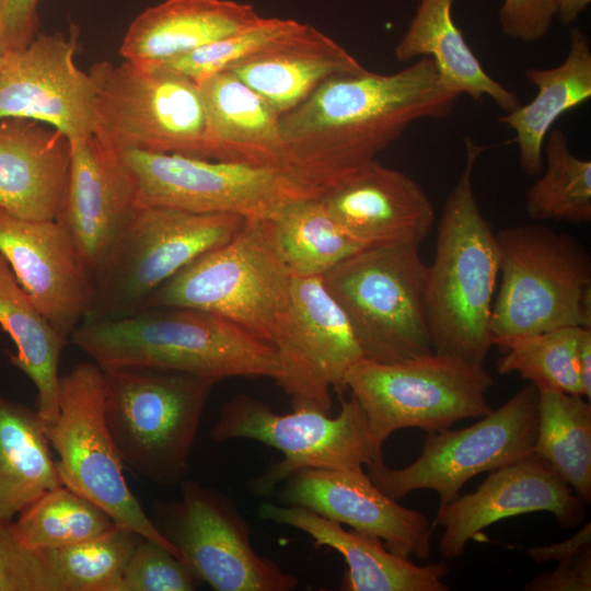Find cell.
<instances>
[{"label":"cell","mask_w":591,"mask_h":591,"mask_svg":"<svg viewBox=\"0 0 591 591\" xmlns=\"http://www.w3.org/2000/svg\"><path fill=\"white\" fill-rule=\"evenodd\" d=\"M459 97L428 57L390 74L366 69L333 77L280 116L293 174L323 195L375 160L410 124L449 116Z\"/></svg>","instance_id":"6da1fadb"},{"label":"cell","mask_w":591,"mask_h":591,"mask_svg":"<svg viewBox=\"0 0 591 591\" xmlns=\"http://www.w3.org/2000/svg\"><path fill=\"white\" fill-rule=\"evenodd\" d=\"M70 338L101 369L172 370L216 382L270 378L279 384L283 375L273 345L222 316L190 308H147L83 322Z\"/></svg>","instance_id":"7a4b0ae2"},{"label":"cell","mask_w":591,"mask_h":591,"mask_svg":"<svg viewBox=\"0 0 591 591\" xmlns=\"http://www.w3.org/2000/svg\"><path fill=\"white\" fill-rule=\"evenodd\" d=\"M463 169L450 190L427 269L426 311L434 352L484 363L499 276L496 232L476 200L473 175L486 147L465 137Z\"/></svg>","instance_id":"3957f363"},{"label":"cell","mask_w":591,"mask_h":591,"mask_svg":"<svg viewBox=\"0 0 591 591\" xmlns=\"http://www.w3.org/2000/svg\"><path fill=\"white\" fill-rule=\"evenodd\" d=\"M105 419L128 468L163 486H179L215 380L150 369H102Z\"/></svg>","instance_id":"277c9868"},{"label":"cell","mask_w":591,"mask_h":591,"mask_svg":"<svg viewBox=\"0 0 591 591\" xmlns=\"http://www.w3.org/2000/svg\"><path fill=\"white\" fill-rule=\"evenodd\" d=\"M292 278L276 245L271 220L247 219L231 241L201 255L157 289L143 309L206 311L240 325L277 350Z\"/></svg>","instance_id":"5b68a950"},{"label":"cell","mask_w":591,"mask_h":591,"mask_svg":"<svg viewBox=\"0 0 591 591\" xmlns=\"http://www.w3.org/2000/svg\"><path fill=\"white\" fill-rule=\"evenodd\" d=\"M496 237L501 281L493 345L558 327L591 328V256L576 237L543 224L503 228Z\"/></svg>","instance_id":"8992f818"},{"label":"cell","mask_w":591,"mask_h":591,"mask_svg":"<svg viewBox=\"0 0 591 591\" xmlns=\"http://www.w3.org/2000/svg\"><path fill=\"white\" fill-rule=\"evenodd\" d=\"M345 383L364 412L379 455L397 430L443 431L493 410L487 393L494 379L484 363L434 351L394 363L363 357L348 370Z\"/></svg>","instance_id":"52a82bcc"},{"label":"cell","mask_w":591,"mask_h":591,"mask_svg":"<svg viewBox=\"0 0 591 591\" xmlns=\"http://www.w3.org/2000/svg\"><path fill=\"white\" fill-rule=\"evenodd\" d=\"M427 269L418 245L384 244L356 252L322 276L364 358L394 363L433 351Z\"/></svg>","instance_id":"ba28073f"},{"label":"cell","mask_w":591,"mask_h":591,"mask_svg":"<svg viewBox=\"0 0 591 591\" xmlns=\"http://www.w3.org/2000/svg\"><path fill=\"white\" fill-rule=\"evenodd\" d=\"M246 220L234 213L138 207L94 275L95 302L83 322L120 318L142 310L157 289L231 241Z\"/></svg>","instance_id":"9c48e42d"},{"label":"cell","mask_w":591,"mask_h":591,"mask_svg":"<svg viewBox=\"0 0 591 591\" xmlns=\"http://www.w3.org/2000/svg\"><path fill=\"white\" fill-rule=\"evenodd\" d=\"M94 136L116 152L137 149L202 158L205 108L198 83L160 65L123 60L90 68Z\"/></svg>","instance_id":"30bf717a"},{"label":"cell","mask_w":591,"mask_h":591,"mask_svg":"<svg viewBox=\"0 0 591 591\" xmlns=\"http://www.w3.org/2000/svg\"><path fill=\"white\" fill-rule=\"evenodd\" d=\"M103 370L94 362L76 364L59 379V410L45 425L62 485L84 496L120 526L154 541L179 557L144 512L124 476V463L104 412Z\"/></svg>","instance_id":"8fae6325"},{"label":"cell","mask_w":591,"mask_h":591,"mask_svg":"<svg viewBox=\"0 0 591 591\" xmlns=\"http://www.w3.org/2000/svg\"><path fill=\"white\" fill-rule=\"evenodd\" d=\"M209 437L216 442L254 440L281 452L280 461L248 482L257 496L271 495L302 468L363 467L383 457L373 448L367 417L352 395L340 396L339 413L332 417L308 408L279 414L265 402L240 394L222 404Z\"/></svg>","instance_id":"7c38bea8"},{"label":"cell","mask_w":591,"mask_h":591,"mask_svg":"<svg viewBox=\"0 0 591 591\" xmlns=\"http://www.w3.org/2000/svg\"><path fill=\"white\" fill-rule=\"evenodd\" d=\"M117 153L135 181L137 207L271 220L294 201L321 196L275 169L137 149Z\"/></svg>","instance_id":"4fadbf2b"},{"label":"cell","mask_w":591,"mask_h":591,"mask_svg":"<svg viewBox=\"0 0 591 591\" xmlns=\"http://www.w3.org/2000/svg\"><path fill=\"white\" fill-rule=\"evenodd\" d=\"M538 392L528 383L499 408L463 429L427 432L420 455L403 468L383 457L366 464L374 485L398 501L430 489L439 506L455 499L473 477L517 462L532 453L537 431Z\"/></svg>","instance_id":"5bb4252c"},{"label":"cell","mask_w":591,"mask_h":591,"mask_svg":"<svg viewBox=\"0 0 591 591\" xmlns=\"http://www.w3.org/2000/svg\"><path fill=\"white\" fill-rule=\"evenodd\" d=\"M155 508V525L200 582L216 591H291L298 578L253 547L250 528L219 490L185 479Z\"/></svg>","instance_id":"9a60e30c"},{"label":"cell","mask_w":591,"mask_h":591,"mask_svg":"<svg viewBox=\"0 0 591 591\" xmlns=\"http://www.w3.org/2000/svg\"><path fill=\"white\" fill-rule=\"evenodd\" d=\"M279 355L278 384L291 398L292 409L329 414L331 390H347L345 376L363 352L344 310L322 277H293L290 304Z\"/></svg>","instance_id":"2e32d148"},{"label":"cell","mask_w":591,"mask_h":591,"mask_svg":"<svg viewBox=\"0 0 591 591\" xmlns=\"http://www.w3.org/2000/svg\"><path fill=\"white\" fill-rule=\"evenodd\" d=\"M78 28L37 34L0 62V120L25 118L51 126L70 141L94 135L95 86L78 68Z\"/></svg>","instance_id":"e0dca14e"},{"label":"cell","mask_w":591,"mask_h":591,"mask_svg":"<svg viewBox=\"0 0 591 591\" xmlns=\"http://www.w3.org/2000/svg\"><path fill=\"white\" fill-rule=\"evenodd\" d=\"M0 254L36 308L67 343L91 312L93 275L59 220H30L0 208Z\"/></svg>","instance_id":"ac0fdd59"},{"label":"cell","mask_w":591,"mask_h":591,"mask_svg":"<svg viewBox=\"0 0 591 591\" xmlns=\"http://www.w3.org/2000/svg\"><path fill=\"white\" fill-rule=\"evenodd\" d=\"M586 502L541 457L530 455L491 471L473 493L438 507L432 525L443 529L444 559L460 557L470 540L489 525L523 513H552L563 528H575L584 517Z\"/></svg>","instance_id":"d6986e66"},{"label":"cell","mask_w":591,"mask_h":591,"mask_svg":"<svg viewBox=\"0 0 591 591\" xmlns=\"http://www.w3.org/2000/svg\"><path fill=\"white\" fill-rule=\"evenodd\" d=\"M280 502L379 537L394 554L426 560L433 525L421 512L403 507L380 490L363 467L302 468L289 475Z\"/></svg>","instance_id":"ffe728a7"},{"label":"cell","mask_w":591,"mask_h":591,"mask_svg":"<svg viewBox=\"0 0 591 591\" xmlns=\"http://www.w3.org/2000/svg\"><path fill=\"white\" fill-rule=\"evenodd\" d=\"M71 142L59 221L94 275L137 207L135 181L118 153L94 135Z\"/></svg>","instance_id":"44dd1931"},{"label":"cell","mask_w":591,"mask_h":591,"mask_svg":"<svg viewBox=\"0 0 591 591\" xmlns=\"http://www.w3.org/2000/svg\"><path fill=\"white\" fill-rule=\"evenodd\" d=\"M320 198L333 219L367 247L420 246L434 222L433 205L424 188L376 159Z\"/></svg>","instance_id":"7402d4cb"},{"label":"cell","mask_w":591,"mask_h":591,"mask_svg":"<svg viewBox=\"0 0 591 591\" xmlns=\"http://www.w3.org/2000/svg\"><path fill=\"white\" fill-rule=\"evenodd\" d=\"M197 83L206 116L202 159L275 169L296 178L280 115L264 97L230 70Z\"/></svg>","instance_id":"603a6c76"},{"label":"cell","mask_w":591,"mask_h":591,"mask_svg":"<svg viewBox=\"0 0 591 591\" xmlns=\"http://www.w3.org/2000/svg\"><path fill=\"white\" fill-rule=\"evenodd\" d=\"M258 517L308 534L316 546L338 552L347 564L340 589L346 591H448L445 561L422 566L392 553L376 536L297 506L263 502Z\"/></svg>","instance_id":"cb8c5ba5"},{"label":"cell","mask_w":591,"mask_h":591,"mask_svg":"<svg viewBox=\"0 0 591 591\" xmlns=\"http://www.w3.org/2000/svg\"><path fill=\"white\" fill-rule=\"evenodd\" d=\"M42 124L25 118L0 120V208L24 219L58 220L71 142Z\"/></svg>","instance_id":"d4e9b609"},{"label":"cell","mask_w":591,"mask_h":591,"mask_svg":"<svg viewBox=\"0 0 591 591\" xmlns=\"http://www.w3.org/2000/svg\"><path fill=\"white\" fill-rule=\"evenodd\" d=\"M366 68L347 49L310 24L230 69L281 116L323 82Z\"/></svg>","instance_id":"484cf974"},{"label":"cell","mask_w":591,"mask_h":591,"mask_svg":"<svg viewBox=\"0 0 591 591\" xmlns=\"http://www.w3.org/2000/svg\"><path fill=\"white\" fill-rule=\"evenodd\" d=\"M262 15L232 0H165L141 12L119 47L125 60L158 63L241 31Z\"/></svg>","instance_id":"4316f807"},{"label":"cell","mask_w":591,"mask_h":591,"mask_svg":"<svg viewBox=\"0 0 591 591\" xmlns=\"http://www.w3.org/2000/svg\"><path fill=\"white\" fill-rule=\"evenodd\" d=\"M525 78L537 89L528 104L498 117L513 130L522 171L538 175L543 171V148L548 131L565 113L591 97V44L579 27L568 34V51L564 61L552 68L530 67Z\"/></svg>","instance_id":"83f0119b"},{"label":"cell","mask_w":591,"mask_h":591,"mask_svg":"<svg viewBox=\"0 0 591 591\" xmlns=\"http://www.w3.org/2000/svg\"><path fill=\"white\" fill-rule=\"evenodd\" d=\"M454 0H419L409 25L395 46L401 62L431 58L444 84L474 102L491 99L505 113L522 103L520 97L491 78L466 43L452 16Z\"/></svg>","instance_id":"f1b7e54d"},{"label":"cell","mask_w":591,"mask_h":591,"mask_svg":"<svg viewBox=\"0 0 591 591\" xmlns=\"http://www.w3.org/2000/svg\"><path fill=\"white\" fill-rule=\"evenodd\" d=\"M0 326L15 345L10 354L36 389V412L44 421H54L59 410V361L66 341L36 308L0 254Z\"/></svg>","instance_id":"f546056e"},{"label":"cell","mask_w":591,"mask_h":591,"mask_svg":"<svg viewBox=\"0 0 591 591\" xmlns=\"http://www.w3.org/2000/svg\"><path fill=\"white\" fill-rule=\"evenodd\" d=\"M61 485L36 409L0 394V519L12 521L42 494Z\"/></svg>","instance_id":"4dcf8cb0"},{"label":"cell","mask_w":591,"mask_h":591,"mask_svg":"<svg viewBox=\"0 0 591 591\" xmlns=\"http://www.w3.org/2000/svg\"><path fill=\"white\" fill-rule=\"evenodd\" d=\"M537 392V431L532 453L543 459L589 503L591 403L583 396L554 387H538Z\"/></svg>","instance_id":"1f68e13d"},{"label":"cell","mask_w":591,"mask_h":591,"mask_svg":"<svg viewBox=\"0 0 591 591\" xmlns=\"http://www.w3.org/2000/svg\"><path fill=\"white\" fill-rule=\"evenodd\" d=\"M271 223L276 245L292 277H322L367 247L333 219L320 197L288 205Z\"/></svg>","instance_id":"d6a6232c"},{"label":"cell","mask_w":591,"mask_h":591,"mask_svg":"<svg viewBox=\"0 0 591 591\" xmlns=\"http://www.w3.org/2000/svg\"><path fill=\"white\" fill-rule=\"evenodd\" d=\"M543 154L546 169L528 189L525 211L533 220L583 223L591 220V161L578 158L567 135L552 128Z\"/></svg>","instance_id":"836d02e7"},{"label":"cell","mask_w":591,"mask_h":591,"mask_svg":"<svg viewBox=\"0 0 591 591\" xmlns=\"http://www.w3.org/2000/svg\"><path fill=\"white\" fill-rule=\"evenodd\" d=\"M27 546L49 551L99 536L116 525L97 505L61 485L42 494L12 520Z\"/></svg>","instance_id":"e575fe53"},{"label":"cell","mask_w":591,"mask_h":591,"mask_svg":"<svg viewBox=\"0 0 591 591\" xmlns=\"http://www.w3.org/2000/svg\"><path fill=\"white\" fill-rule=\"evenodd\" d=\"M582 328L565 326L495 341L502 352L496 362L498 373H518L537 389L554 387L583 396L577 363Z\"/></svg>","instance_id":"d590c367"},{"label":"cell","mask_w":591,"mask_h":591,"mask_svg":"<svg viewBox=\"0 0 591 591\" xmlns=\"http://www.w3.org/2000/svg\"><path fill=\"white\" fill-rule=\"evenodd\" d=\"M140 537L116 524L88 541L45 552L65 591H120L126 566Z\"/></svg>","instance_id":"8d00e7d4"},{"label":"cell","mask_w":591,"mask_h":591,"mask_svg":"<svg viewBox=\"0 0 591 591\" xmlns=\"http://www.w3.org/2000/svg\"><path fill=\"white\" fill-rule=\"evenodd\" d=\"M304 23L292 19L260 18L254 24L190 53L146 65H160L195 82L234 66L283 42Z\"/></svg>","instance_id":"74e56055"},{"label":"cell","mask_w":591,"mask_h":591,"mask_svg":"<svg viewBox=\"0 0 591 591\" xmlns=\"http://www.w3.org/2000/svg\"><path fill=\"white\" fill-rule=\"evenodd\" d=\"M198 582L184 560L141 536L126 566L120 591H193Z\"/></svg>","instance_id":"f35d334b"},{"label":"cell","mask_w":591,"mask_h":591,"mask_svg":"<svg viewBox=\"0 0 591 591\" xmlns=\"http://www.w3.org/2000/svg\"><path fill=\"white\" fill-rule=\"evenodd\" d=\"M0 591H65L45 551L24 544L0 519Z\"/></svg>","instance_id":"ab89813d"},{"label":"cell","mask_w":591,"mask_h":591,"mask_svg":"<svg viewBox=\"0 0 591 591\" xmlns=\"http://www.w3.org/2000/svg\"><path fill=\"white\" fill-rule=\"evenodd\" d=\"M557 0H503L499 10L502 33L531 44L543 39L556 18Z\"/></svg>","instance_id":"60d3db41"},{"label":"cell","mask_w":591,"mask_h":591,"mask_svg":"<svg viewBox=\"0 0 591 591\" xmlns=\"http://www.w3.org/2000/svg\"><path fill=\"white\" fill-rule=\"evenodd\" d=\"M39 0H0V57L24 49L38 34Z\"/></svg>","instance_id":"b9f144b4"},{"label":"cell","mask_w":591,"mask_h":591,"mask_svg":"<svg viewBox=\"0 0 591 591\" xmlns=\"http://www.w3.org/2000/svg\"><path fill=\"white\" fill-rule=\"evenodd\" d=\"M528 591H590L591 590V544L577 556L558 563L552 571H544L530 580Z\"/></svg>","instance_id":"7bdbcfd3"},{"label":"cell","mask_w":591,"mask_h":591,"mask_svg":"<svg viewBox=\"0 0 591 591\" xmlns=\"http://www.w3.org/2000/svg\"><path fill=\"white\" fill-rule=\"evenodd\" d=\"M591 544V524L588 522L577 533L558 543L533 546L528 555L535 563L565 561L577 556L587 545Z\"/></svg>","instance_id":"ee69618b"},{"label":"cell","mask_w":591,"mask_h":591,"mask_svg":"<svg viewBox=\"0 0 591 591\" xmlns=\"http://www.w3.org/2000/svg\"><path fill=\"white\" fill-rule=\"evenodd\" d=\"M577 363L583 397L591 398V328H582L577 347Z\"/></svg>","instance_id":"f6af8a7d"},{"label":"cell","mask_w":591,"mask_h":591,"mask_svg":"<svg viewBox=\"0 0 591 591\" xmlns=\"http://www.w3.org/2000/svg\"><path fill=\"white\" fill-rule=\"evenodd\" d=\"M590 3L591 0H557L556 18L564 25H570Z\"/></svg>","instance_id":"bcb514c9"},{"label":"cell","mask_w":591,"mask_h":591,"mask_svg":"<svg viewBox=\"0 0 591 591\" xmlns=\"http://www.w3.org/2000/svg\"><path fill=\"white\" fill-rule=\"evenodd\" d=\"M1 60H2V57H0V62H1Z\"/></svg>","instance_id":"7dc6e473"}]
</instances>
